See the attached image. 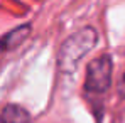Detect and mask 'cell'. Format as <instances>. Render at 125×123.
Returning a JSON list of instances; mask_svg holds the SVG:
<instances>
[{
  "instance_id": "6da1fadb",
  "label": "cell",
  "mask_w": 125,
  "mask_h": 123,
  "mask_svg": "<svg viewBox=\"0 0 125 123\" xmlns=\"http://www.w3.org/2000/svg\"><path fill=\"white\" fill-rule=\"evenodd\" d=\"M98 41V34L93 27H84L74 32L62 42L59 54H58V66L62 73H71L76 69L78 62L83 59L86 52H90Z\"/></svg>"
},
{
  "instance_id": "7a4b0ae2",
  "label": "cell",
  "mask_w": 125,
  "mask_h": 123,
  "mask_svg": "<svg viewBox=\"0 0 125 123\" xmlns=\"http://www.w3.org/2000/svg\"><path fill=\"white\" fill-rule=\"evenodd\" d=\"M112 83V59L110 56H100L90 62L86 69L84 91L93 96H102L106 93Z\"/></svg>"
},
{
  "instance_id": "3957f363",
  "label": "cell",
  "mask_w": 125,
  "mask_h": 123,
  "mask_svg": "<svg viewBox=\"0 0 125 123\" xmlns=\"http://www.w3.org/2000/svg\"><path fill=\"white\" fill-rule=\"evenodd\" d=\"M0 123H34L29 111L19 104H7L0 113Z\"/></svg>"
},
{
  "instance_id": "5b68a950",
  "label": "cell",
  "mask_w": 125,
  "mask_h": 123,
  "mask_svg": "<svg viewBox=\"0 0 125 123\" xmlns=\"http://www.w3.org/2000/svg\"><path fill=\"white\" fill-rule=\"evenodd\" d=\"M118 93H120V96L125 98V74L122 76V79H120V83H118Z\"/></svg>"
},
{
  "instance_id": "8992f818",
  "label": "cell",
  "mask_w": 125,
  "mask_h": 123,
  "mask_svg": "<svg viewBox=\"0 0 125 123\" xmlns=\"http://www.w3.org/2000/svg\"><path fill=\"white\" fill-rule=\"evenodd\" d=\"M0 49H2V47H0Z\"/></svg>"
},
{
  "instance_id": "277c9868",
  "label": "cell",
  "mask_w": 125,
  "mask_h": 123,
  "mask_svg": "<svg viewBox=\"0 0 125 123\" xmlns=\"http://www.w3.org/2000/svg\"><path fill=\"white\" fill-rule=\"evenodd\" d=\"M29 34H31V25H29V24H24L21 27H17L15 30L9 32V34L0 41V47H2V49H14V47H17Z\"/></svg>"
}]
</instances>
